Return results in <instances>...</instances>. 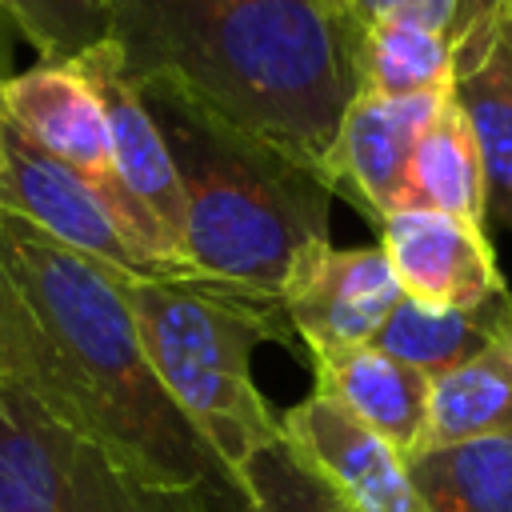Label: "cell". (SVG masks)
<instances>
[{
	"mask_svg": "<svg viewBox=\"0 0 512 512\" xmlns=\"http://www.w3.org/2000/svg\"><path fill=\"white\" fill-rule=\"evenodd\" d=\"M132 84L172 80L320 172L360 88L356 24L316 0H96Z\"/></svg>",
	"mask_w": 512,
	"mask_h": 512,
	"instance_id": "obj_2",
	"label": "cell"
},
{
	"mask_svg": "<svg viewBox=\"0 0 512 512\" xmlns=\"http://www.w3.org/2000/svg\"><path fill=\"white\" fill-rule=\"evenodd\" d=\"M512 432V340L432 376L424 448Z\"/></svg>",
	"mask_w": 512,
	"mask_h": 512,
	"instance_id": "obj_17",
	"label": "cell"
},
{
	"mask_svg": "<svg viewBox=\"0 0 512 512\" xmlns=\"http://www.w3.org/2000/svg\"><path fill=\"white\" fill-rule=\"evenodd\" d=\"M4 16H8V12H4V4H0V92H4L8 76H12V72H8V48H4ZM0 112H4V104H0Z\"/></svg>",
	"mask_w": 512,
	"mask_h": 512,
	"instance_id": "obj_24",
	"label": "cell"
},
{
	"mask_svg": "<svg viewBox=\"0 0 512 512\" xmlns=\"http://www.w3.org/2000/svg\"><path fill=\"white\" fill-rule=\"evenodd\" d=\"M244 512H352L280 436L240 476Z\"/></svg>",
	"mask_w": 512,
	"mask_h": 512,
	"instance_id": "obj_20",
	"label": "cell"
},
{
	"mask_svg": "<svg viewBox=\"0 0 512 512\" xmlns=\"http://www.w3.org/2000/svg\"><path fill=\"white\" fill-rule=\"evenodd\" d=\"M72 60L92 80V88H96V96L104 104L108 132H112V160H116V176H120L124 192L148 216V224L164 240V252L184 268V260H180V216H184V204H180V184H176V168H172V156H168L160 124L152 120L140 88L124 76L120 52L108 40H96L92 48H84Z\"/></svg>",
	"mask_w": 512,
	"mask_h": 512,
	"instance_id": "obj_12",
	"label": "cell"
},
{
	"mask_svg": "<svg viewBox=\"0 0 512 512\" xmlns=\"http://www.w3.org/2000/svg\"><path fill=\"white\" fill-rule=\"evenodd\" d=\"M380 248L400 292L424 308H480L508 292L484 228L448 212L400 208L384 216Z\"/></svg>",
	"mask_w": 512,
	"mask_h": 512,
	"instance_id": "obj_11",
	"label": "cell"
},
{
	"mask_svg": "<svg viewBox=\"0 0 512 512\" xmlns=\"http://www.w3.org/2000/svg\"><path fill=\"white\" fill-rule=\"evenodd\" d=\"M452 40L416 20H368L356 24V92L416 96L452 88Z\"/></svg>",
	"mask_w": 512,
	"mask_h": 512,
	"instance_id": "obj_19",
	"label": "cell"
},
{
	"mask_svg": "<svg viewBox=\"0 0 512 512\" xmlns=\"http://www.w3.org/2000/svg\"><path fill=\"white\" fill-rule=\"evenodd\" d=\"M316 4H320V8L328 12V16H336V20H348V24H356V20H352V0H316Z\"/></svg>",
	"mask_w": 512,
	"mask_h": 512,
	"instance_id": "obj_23",
	"label": "cell"
},
{
	"mask_svg": "<svg viewBox=\"0 0 512 512\" xmlns=\"http://www.w3.org/2000/svg\"><path fill=\"white\" fill-rule=\"evenodd\" d=\"M0 212L36 224L56 244L120 272L124 280L188 276L144 252L108 212V204L40 144H32L8 112H0Z\"/></svg>",
	"mask_w": 512,
	"mask_h": 512,
	"instance_id": "obj_7",
	"label": "cell"
},
{
	"mask_svg": "<svg viewBox=\"0 0 512 512\" xmlns=\"http://www.w3.org/2000/svg\"><path fill=\"white\" fill-rule=\"evenodd\" d=\"M0 376L132 472L248 504L156 380L124 276L12 212H0Z\"/></svg>",
	"mask_w": 512,
	"mask_h": 512,
	"instance_id": "obj_1",
	"label": "cell"
},
{
	"mask_svg": "<svg viewBox=\"0 0 512 512\" xmlns=\"http://www.w3.org/2000/svg\"><path fill=\"white\" fill-rule=\"evenodd\" d=\"M40 60H72L104 40L96 0H0Z\"/></svg>",
	"mask_w": 512,
	"mask_h": 512,
	"instance_id": "obj_21",
	"label": "cell"
},
{
	"mask_svg": "<svg viewBox=\"0 0 512 512\" xmlns=\"http://www.w3.org/2000/svg\"><path fill=\"white\" fill-rule=\"evenodd\" d=\"M0 104H4L8 120L32 144H40L64 168H72L108 204L116 224L144 252H152L156 260L180 268L164 252V240L156 236L148 216L124 192V184L116 176V160H112V132H108L104 104H100L92 80L80 72L76 60H40L36 68L8 76V84L0 92ZM180 272H188V268H180Z\"/></svg>",
	"mask_w": 512,
	"mask_h": 512,
	"instance_id": "obj_6",
	"label": "cell"
},
{
	"mask_svg": "<svg viewBox=\"0 0 512 512\" xmlns=\"http://www.w3.org/2000/svg\"><path fill=\"white\" fill-rule=\"evenodd\" d=\"M512 340V292L484 300L480 308H424L408 296L384 320L376 348L404 360L424 376H440L492 344Z\"/></svg>",
	"mask_w": 512,
	"mask_h": 512,
	"instance_id": "obj_15",
	"label": "cell"
},
{
	"mask_svg": "<svg viewBox=\"0 0 512 512\" xmlns=\"http://www.w3.org/2000/svg\"><path fill=\"white\" fill-rule=\"evenodd\" d=\"M180 184V260L192 276L272 296L332 248V188L280 144L232 124L172 80L136 84Z\"/></svg>",
	"mask_w": 512,
	"mask_h": 512,
	"instance_id": "obj_3",
	"label": "cell"
},
{
	"mask_svg": "<svg viewBox=\"0 0 512 512\" xmlns=\"http://www.w3.org/2000/svg\"><path fill=\"white\" fill-rule=\"evenodd\" d=\"M408 476L428 512H512V432L424 448Z\"/></svg>",
	"mask_w": 512,
	"mask_h": 512,
	"instance_id": "obj_18",
	"label": "cell"
},
{
	"mask_svg": "<svg viewBox=\"0 0 512 512\" xmlns=\"http://www.w3.org/2000/svg\"><path fill=\"white\" fill-rule=\"evenodd\" d=\"M280 440L352 512H428L404 456L320 392L280 416Z\"/></svg>",
	"mask_w": 512,
	"mask_h": 512,
	"instance_id": "obj_9",
	"label": "cell"
},
{
	"mask_svg": "<svg viewBox=\"0 0 512 512\" xmlns=\"http://www.w3.org/2000/svg\"><path fill=\"white\" fill-rule=\"evenodd\" d=\"M460 16V0H352V20L368 24V20H416L428 24L436 32H444L452 40Z\"/></svg>",
	"mask_w": 512,
	"mask_h": 512,
	"instance_id": "obj_22",
	"label": "cell"
},
{
	"mask_svg": "<svg viewBox=\"0 0 512 512\" xmlns=\"http://www.w3.org/2000/svg\"><path fill=\"white\" fill-rule=\"evenodd\" d=\"M312 364H316V392L336 400L384 444H392L404 456V464L416 452H424L432 376L408 368L404 360L380 352L376 344L320 356Z\"/></svg>",
	"mask_w": 512,
	"mask_h": 512,
	"instance_id": "obj_14",
	"label": "cell"
},
{
	"mask_svg": "<svg viewBox=\"0 0 512 512\" xmlns=\"http://www.w3.org/2000/svg\"><path fill=\"white\" fill-rule=\"evenodd\" d=\"M124 296L156 380L240 484L252 456L280 436L252 352L288 340L284 304L200 276L124 280Z\"/></svg>",
	"mask_w": 512,
	"mask_h": 512,
	"instance_id": "obj_4",
	"label": "cell"
},
{
	"mask_svg": "<svg viewBox=\"0 0 512 512\" xmlns=\"http://www.w3.org/2000/svg\"><path fill=\"white\" fill-rule=\"evenodd\" d=\"M448 92L452 88L416 96L356 92L340 116L336 140L324 160V184L332 188V196L352 200L376 228L384 216L400 212L412 148Z\"/></svg>",
	"mask_w": 512,
	"mask_h": 512,
	"instance_id": "obj_8",
	"label": "cell"
},
{
	"mask_svg": "<svg viewBox=\"0 0 512 512\" xmlns=\"http://www.w3.org/2000/svg\"><path fill=\"white\" fill-rule=\"evenodd\" d=\"M404 208H432L456 220L480 224L488 220V192H484V164L468 124V112L448 92L428 128L420 132L412 160H408V192Z\"/></svg>",
	"mask_w": 512,
	"mask_h": 512,
	"instance_id": "obj_16",
	"label": "cell"
},
{
	"mask_svg": "<svg viewBox=\"0 0 512 512\" xmlns=\"http://www.w3.org/2000/svg\"><path fill=\"white\" fill-rule=\"evenodd\" d=\"M0 512H244L156 484L0 376Z\"/></svg>",
	"mask_w": 512,
	"mask_h": 512,
	"instance_id": "obj_5",
	"label": "cell"
},
{
	"mask_svg": "<svg viewBox=\"0 0 512 512\" xmlns=\"http://www.w3.org/2000/svg\"><path fill=\"white\" fill-rule=\"evenodd\" d=\"M452 96L468 112L488 216L512 228V0H496L472 16L452 40Z\"/></svg>",
	"mask_w": 512,
	"mask_h": 512,
	"instance_id": "obj_13",
	"label": "cell"
},
{
	"mask_svg": "<svg viewBox=\"0 0 512 512\" xmlns=\"http://www.w3.org/2000/svg\"><path fill=\"white\" fill-rule=\"evenodd\" d=\"M400 284L384 248H324L284 292L288 328L308 344L312 360L376 344L384 320L400 304Z\"/></svg>",
	"mask_w": 512,
	"mask_h": 512,
	"instance_id": "obj_10",
	"label": "cell"
}]
</instances>
